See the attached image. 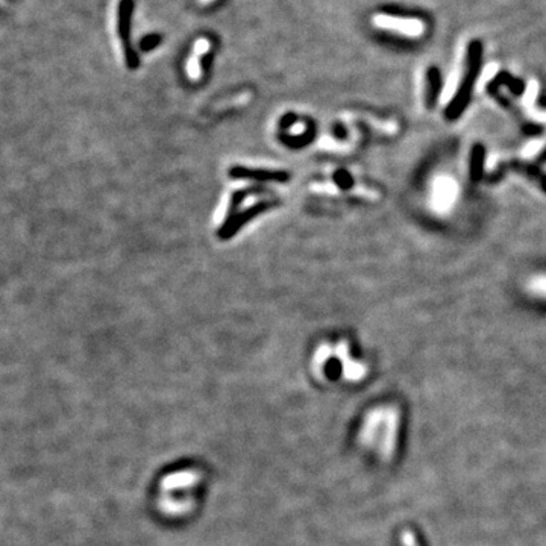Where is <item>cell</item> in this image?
<instances>
[{
    "instance_id": "cell-1",
    "label": "cell",
    "mask_w": 546,
    "mask_h": 546,
    "mask_svg": "<svg viewBox=\"0 0 546 546\" xmlns=\"http://www.w3.org/2000/svg\"><path fill=\"white\" fill-rule=\"evenodd\" d=\"M460 197V184L448 173H439L430 184L428 205L434 214L446 216L455 208Z\"/></svg>"
},
{
    "instance_id": "cell-2",
    "label": "cell",
    "mask_w": 546,
    "mask_h": 546,
    "mask_svg": "<svg viewBox=\"0 0 546 546\" xmlns=\"http://www.w3.org/2000/svg\"><path fill=\"white\" fill-rule=\"evenodd\" d=\"M372 24L377 29L393 32L405 36V39H420L427 32V23L417 17H399L392 14H375L372 17Z\"/></svg>"
},
{
    "instance_id": "cell-3",
    "label": "cell",
    "mask_w": 546,
    "mask_h": 546,
    "mask_svg": "<svg viewBox=\"0 0 546 546\" xmlns=\"http://www.w3.org/2000/svg\"><path fill=\"white\" fill-rule=\"evenodd\" d=\"M466 67H467V46L466 43H460V46H458L457 49V55L452 63V67L450 69L448 76H446L443 89L440 91L439 104L442 106H448L455 99L458 89H460V85L463 82Z\"/></svg>"
},
{
    "instance_id": "cell-4",
    "label": "cell",
    "mask_w": 546,
    "mask_h": 546,
    "mask_svg": "<svg viewBox=\"0 0 546 546\" xmlns=\"http://www.w3.org/2000/svg\"><path fill=\"white\" fill-rule=\"evenodd\" d=\"M540 91V84L537 79H530L525 91L522 94V99H520V106H522L524 113L528 119L536 123H542V125H546V111L540 109L537 106V97Z\"/></svg>"
},
{
    "instance_id": "cell-5",
    "label": "cell",
    "mask_w": 546,
    "mask_h": 546,
    "mask_svg": "<svg viewBox=\"0 0 546 546\" xmlns=\"http://www.w3.org/2000/svg\"><path fill=\"white\" fill-rule=\"evenodd\" d=\"M211 47V41L208 39H197L196 43L193 44V51L192 55L187 61V66H185V70H187L189 78L192 81H197L201 78V56L205 55Z\"/></svg>"
},
{
    "instance_id": "cell-6",
    "label": "cell",
    "mask_w": 546,
    "mask_h": 546,
    "mask_svg": "<svg viewBox=\"0 0 546 546\" xmlns=\"http://www.w3.org/2000/svg\"><path fill=\"white\" fill-rule=\"evenodd\" d=\"M119 12H120V0H113L111 2V8H109V17H108V24H109V32H111V36H113V44L116 47V51L119 54V56L121 58V61H125V49H123V43H121V36H120V24H119Z\"/></svg>"
},
{
    "instance_id": "cell-7",
    "label": "cell",
    "mask_w": 546,
    "mask_h": 546,
    "mask_svg": "<svg viewBox=\"0 0 546 546\" xmlns=\"http://www.w3.org/2000/svg\"><path fill=\"white\" fill-rule=\"evenodd\" d=\"M545 149H546V134L540 136V139L530 140L522 149H520L519 157L520 159H532L537 155H540Z\"/></svg>"
},
{
    "instance_id": "cell-8",
    "label": "cell",
    "mask_w": 546,
    "mask_h": 546,
    "mask_svg": "<svg viewBox=\"0 0 546 546\" xmlns=\"http://www.w3.org/2000/svg\"><path fill=\"white\" fill-rule=\"evenodd\" d=\"M528 292L542 299H546V273H539L528 281Z\"/></svg>"
},
{
    "instance_id": "cell-9",
    "label": "cell",
    "mask_w": 546,
    "mask_h": 546,
    "mask_svg": "<svg viewBox=\"0 0 546 546\" xmlns=\"http://www.w3.org/2000/svg\"><path fill=\"white\" fill-rule=\"evenodd\" d=\"M498 70H500V66L496 64V63H490V64H487L486 67H484V70L481 71V76H480V79L477 82V90L481 91L484 89V85H486L487 82H490L495 78V74L498 73Z\"/></svg>"
},
{
    "instance_id": "cell-10",
    "label": "cell",
    "mask_w": 546,
    "mask_h": 546,
    "mask_svg": "<svg viewBox=\"0 0 546 546\" xmlns=\"http://www.w3.org/2000/svg\"><path fill=\"white\" fill-rule=\"evenodd\" d=\"M401 540H402V545L404 546H420L415 532L412 530H405L402 531V536H401Z\"/></svg>"
},
{
    "instance_id": "cell-11",
    "label": "cell",
    "mask_w": 546,
    "mask_h": 546,
    "mask_svg": "<svg viewBox=\"0 0 546 546\" xmlns=\"http://www.w3.org/2000/svg\"><path fill=\"white\" fill-rule=\"evenodd\" d=\"M197 2H199L201 5H209V4H213L214 0H197Z\"/></svg>"
}]
</instances>
